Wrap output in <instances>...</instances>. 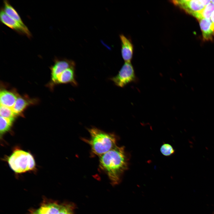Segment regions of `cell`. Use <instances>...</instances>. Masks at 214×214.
Here are the masks:
<instances>
[{
  "instance_id": "9c48e42d",
  "label": "cell",
  "mask_w": 214,
  "mask_h": 214,
  "mask_svg": "<svg viewBox=\"0 0 214 214\" xmlns=\"http://www.w3.org/2000/svg\"><path fill=\"white\" fill-rule=\"evenodd\" d=\"M204 40H211L214 35V29L210 19L200 18L197 19Z\"/></svg>"
},
{
  "instance_id": "3957f363",
  "label": "cell",
  "mask_w": 214,
  "mask_h": 214,
  "mask_svg": "<svg viewBox=\"0 0 214 214\" xmlns=\"http://www.w3.org/2000/svg\"><path fill=\"white\" fill-rule=\"evenodd\" d=\"M12 170L18 173H21L33 170L35 163L33 156L29 152L16 149L7 159Z\"/></svg>"
},
{
  "instance_id": "4fadbf2b",
  "label": "cell",
  "mask_w": 214,
  "mask_h": 214,
  "mask_svg": "<svg viewBox=\"0 0 214 214\" xmlns=\"http://www.w3.org/2000/svg\"><path fill=\"white\" fill-rule=\"evenodd\" d=\"M32 103L31 101L23 97H17L14 106L12 108L15 116L21 114L26 107Z\"/></svg>"
},
{
  "instance_id": "277c9868",
  "label": "cell",
  "mask_w": 214,
  "mask_h": 214,
  "mask_svg": "<svg viewBox=\"0 0 214 214\" xmlns=\"http://www.w3.org/2000/svg\"><path fill=\"white\" fill-rule=\"evenodd\" d=\"M110 79L116 85L120 87H123L129 83L138 81L131 63L126 62H125L117 74Z\"/></svg>"
},
{
  "instance_id": "52a82bcc",
  "label": "cell",
  "mask_w": 214,
  "mask_h": 214,
  "mask_svg": "<svg viewBox=\"0 0 214 214\" xmlns=\"http://www.w3.org/2000/svg\"><path fill=\"white\" fill-rule=\"evenodd\" d=\"M75 67V63L72 60L64 59H55L54 63L51 68L52 81L56 83L58 77L63 72L70 67Z\"/></svg>"
},
{
  "instance_id": "ba28073f",
  "label": "cell",
  "mask_w": 214,
  "mask_h": 214,
  "mask_svg": "<svg viewBox=\"0 0 214 214\" xmlns=\"http://www.w3.org/2000/svg\"><path fill=\"white\" fill-rule=\"evenodd\" d=\"M122 57L126 62H131L133 53V46L130 40L123 34L120 35Z\"/></svg>"
},
{
  "instance_id": "30bf717a",
  "label": "cell",
  "mask_w": 214,
  "mask_h": 214,
  "mask_svg": "<svg viewBox=\"0 0 214 214\" xmlns=\"http://www.w3.org/2000/svg\"><path fill=\"white\" fill-rule=\"evenodd\" d=\"M56 83H70L76 86L77 83L75 78V67H70L63 72L57 77Z\"/></svg>"
},
{
  "instance_id": "2e32d148",
  "label": "cell",
  "mask_w": 214,
  "mask_h": 214,
  "mask_svg": "<svg viewBox=\"0 0 214 214\" xmlns=\"http://www.w3.org/2000/svg\"><path fill=\"white\" fill-rule=\"evenodd\" d=\"M0 116L7 118H14L15 116L11 108L0 105Z\"/></svg>"
},
{
  "instance_id": "7c38bea8",
  "label": "cell",
  "mask_w": 214,
  "mask_h": 214,
  "mask_svg": "<svg viewBox=\"0 0 214 214\" xmlns=\"http://www.w3.org/2000/svg\"><path fill=\"white\" fill-rule=\"evenodd\" d=\"M2 8L4 12L8 15L17 21L24 28H28L23 23L16 10L11 5L8 1H4L3 7Z\"/></svg>"
},
{
  "instance_id": "5bb4252c",
  "label": "cell",
  "mask_w": 214,
  "mask_h": 214,
  "mask_svg": "<svg viewBox=\"0 0 214 214\" xmlns=\"http://www.w3.org/2000/svg\"><path fill=\"white\" fill-rule=\"evenodd\" d=\"M214 11V4L211 2L205 6L201 11L193 14L192 15L197 19L200 18L210 19L211 15Z\"/></svg>"
},
{
  "instance_id": "d6986e66",
  "label": "cell",
  "mask_w": 214,
  "mask_h": 214,
  "mask_svg": "<svg viewBox=\"0 0 214 214\" xmlns=\"http://www.w3.org/2000/svg\"><path fill=\"white\" fill-rule=\"evenodd\" d=\"M211 2L214 4V0H211Z\"/></svg>"
},
{
  "instance_id": "e0dca14e",
  "label": "cell",
  "mask_w": 214,
  "mask_h": 214,
  "mask_svg": "<svg viewBox=\"0 0 214 214\" xmlns=\"http://www.w3.org/2000/svg\"><path fill=\"white\" fill-rule=\"evenodd\" d=\"M160 151L162 154L165 156H169L173 154L174 150L172 147L168 144H164L160 147Z\"/></svg>"
},
{
  "instance_id": "8fae6325",
  "label": "cell",
  "mask_w": 214,
  "mask_h": 214,
  "mask_svg": "<svg viewBox=\"0 0 214 214\" xmlns=\"http://www.w3.org/2000/svg\"><path fill=\"white\" fill-rule=\"evenodd\" d=\"M17 97L14 93L5 90L0 92V105L12 108L14 106Z\"/></svg>"
},
{
  "instance_id": "ac0fdd59",
  "label": "cell",
  "mask_w": 214,
  "mask_h": 214,
  "mask_svg": "<svg viewBox=\"0 0 214 214\" xmlns=\"http://www.w3.org/2000/svg\"><path fill=\"white\" fill-rule=\"evenodd\" d=\"M210 20L211 21L213 26L214 29V11L211 15L210 18Z\"/></svg>"
},
{
  "instance_id": "5b68a950",
  "label": "cell",
  "mask_w": 214,
  "mask_h": 214,
  "mask_svg": "<svg viewBox=\"0 0 214 214\" xmlns=\"http://www.w3.org/2000/svg\"><path fill=\"white\" fill-rule=\"evenodd\" d=\"M0 20L4 24L19 34L26 35L30 38L32 34L28 28H26L17 21L8 15L1 8L0 11Z\"/></svg>"
},
{
  "instance_id": "7a4b0ae2",
  "label": "cell",
  "mask_w": 214,
  "mask_h": 214,
  "mask_svg": "<svg viewBox=\"0 0 214 214\" xmlns=\"http://www.w3.org/2000/svg\"><path fill=\"white\" fill-rule=\"evenodd\" d=\"M90 138L86 140L92 152L100 156L116 146L117 138L114 133H107L95 127L88 129Z\"/></svg>"
},
{
  "instance_id": "6da1fadb",
  "label": "cell",
  "mask_w": 214,
  "mask_h": 214,
  "mask_svg": "<svg viewBox=\"0 0 214 214\" xmlns=\"http://www.w3.org/2000/svg\"><path fill=\"white\" fill-rule=\"evenodd\" d=\"M99 166L112 183H118L122 175L128 169V159L125 147L117 145L100 156Z\"/></svg>"
},
{
  "instance_id": "8992f818",
  "label": "cell",
  "mask_w": 214,
  "mask_h": 214,
  "mask_svg": "<svg viewBox=\"0 0 214 214\" xmlns=\"http://www.w3.org/2000/svg\"><path fill=\"white\" fill-rule=\"evenodd\" d=\"M171 2L192 15L200 11L205 7L202 4L201 0H173Z\"/></svg>"
},
{
  "instance_id": "9a60e30c",
  "label": "cell",
  "mask_w": 214,
  "mask_h": 214,
  "mask_svg": "<svg viewBox=\"0 0 214 214\" xmlns=\"http://www.w3.org/2000/svg\"><path fill=\"white\" fill-rule=\"evenodd\" d=\"M14 120V118H7L0 116V131L1 134H3L9 130Z\"/></svg>"
}]
</instances>
